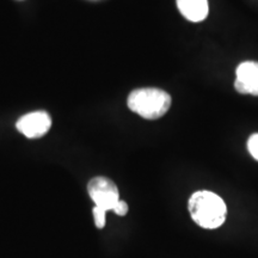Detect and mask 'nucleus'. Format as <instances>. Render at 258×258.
I'll list each match as a JSON object with an SVG mask.
<instances>
[{"label":"nucleus","mask_w":258,"mask_h":258,"mask_svg":"<svg viewBox=\"0 0 258 258\" xmlns=\"http://www.w3.org/2000/svg\"><path fill=\"white\" fill-rule=\"evenodd\" d=\"M188 207L192 220L207 230L220 227L226 220L227 207L224 200L212 191L201 190L192 194Z\"/></svg>","instance_id":"nucleus-1"},{"label":"nucleus","mask_w":258,"mask_h":258,"mask_svg":"<svg viewBox=\"0 0 258 258\" xmlns=\"http://www.w3.org/2000/svg\"><path fill=\"white\" fill-rule=\"evenodd\" d=\"M171 96L156 88L138 89L128 96V108L146 120H157L167 112L171 106Z\"/></svg>","instance_id":"nucleus-2"},{"label":"nucleus","mask_w":258,"mask_h":258,"mask_svg":"<svg viewBox=\"0 0 258 258\" xmlns=\"http://www.w3.org/2000/svg\"><path fill=\"white\" fill-rule=\"evenodd\" d=\"M88 191L96 207L112 211L116 203L120 201V192L111 179L106 177H95L89 182Z\"/></svg>","instance_id":"nucleus-3"},{"label":"nucleus","mask_w":258,"mask_h":258,"mask_svg":"<svg viewBox=\"0 0 258 258\" xmlns=\"http://www.w3.org/2000/svg\"><path fill=\"white\" fill-rule=\"evenodd\" d=\"M19 133L29 139H38L48 133L51 127V118L46 111H34L22 116L16 123Z\"/></svg>","instance_id":"nucleus-4"},{"label":"nucleus","mask_w":258,"mask_h":258,"mask_svg":"<svg viewBox=\"0 0 258 258\" xmlns=\"http://www.w3.org/2000/svg\"><path fill=\"white\" fill-rule=\"evenodd\" d=\"M234 88L243 95L258 96V62L245 61L235 71Z\"/></svg>","instance_id":"nucleus-5"},{"label":"nucleus","mask_w":258,"mask_h":258,"mask_svg":"<svg viewBox=\"0 0 258 258\" xmlns=\"http://www.w3.org/2000/svg\"><path fill=\"white\" fill-rule=\"evenodd\" d=\"M177 6L180 14L191 22H201L208 15L207 0H177Z\"/></svg>","instance_id":"nucleus-6"},{"label":"nucleus","mask_w":258,"mask_h":258,"mask_svg":"<svg viewBox=\"0 0 258 258\" xmlns=\"http://www.w3.org/2000/svg\"><path fill=\"white\" fill-rule=\"evenodd\" d=\"M92 214H93V219H95V224L98 228H103L105 226V214L106 212L104 209L99 208V207H93L92 209Z\"/></svg>","instance_id":"nucleus-7"},{"label":"nucleus","mask_w":258,"mask_h":258,"mask_svg":"<svg viewBox=\"0 0 258 258\" xmlns=\"http://www.w3.org/2000/svg\"><path fill=\"white\" fill-rule=\"evenodd\" d=\"M247 150L251 156L258 161V133L252 134L247 140Z\"/></svg>","instance_id":"nucleus-8"},{"label":"nucleus","mask_w":258,"mask_h":258,"mask_svg":"<svg viewBox=\"0 0 258 258\" xmlns=\"http://www.w3.org/2000/svg\"><path fill=\"white\" fill-rule=\"evenodd\" d=\"M112 211H114L117 215H120V217H123V215H125L128 213V205L124 201H121L120 200V201L116 203V206Z\"/></svg>","instance_id":"nucleus-9"}]
</instances>
